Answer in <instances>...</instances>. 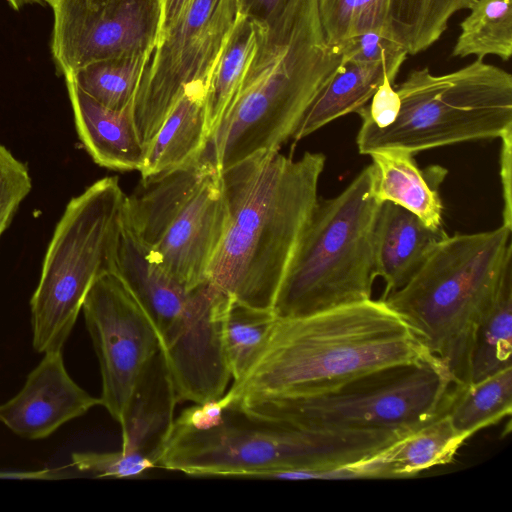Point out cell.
<instances>
[{"mask_svg": "<svg viewBox=\"0 0 512 512\" xmlns=\"http://www.w3.org/2000/svg\"><path fill=\"white\" fill-rule=\"evenodd\" d=\"M326 157L257 153L220 172L227 218L208 280L243 304L272 309L318 200Z\"/></svg>", "mask_w": 512, "mask_h": 512, "instance_id": "1", "label": "cell"}, {"mask_svg": "<svg viewBox=\"0 0 512 512\" xmlns=\"http://www.w3.org/2000/svg\"><path fill=\"white\" fill-rule=\"evenodd\" d=\"M325 39L316 0H289L265 25L252 64L201 157L219 172L279 151L341 65Z\"/></svg>", "mask_w": 512, "mask_h": 512, "instance_id": "2", "label": "cell"}, {"mask_svg": "<svg viewBox=\"0 0 512 512\" xmlns=\"http://www.w3.org/2000/svg\"><path fill=\"white\" fill-rule=\"evenodd\" d=\"M432 355L383 300L278 318L255 364L230 390L235 400L310 393Z\"/></svg>", "mask_w": 512, "mask_h": 512, "instance_id": "3", "label": "cell"}, {"mask_svg": "<svg viewBox=\"0 0 512 512\" xmlns=\"http://www.w3.org/2000/svg\"><path fill=\"white\" fill-rule=\"evenodd\" d=\"M512 228L446 236L413 277L383 301L411 327L425 348L466 380L473 327L491 302L512 258Z\"/></svg>", "mask_w": 512, "mask_h": 512, "instance_id": "4", "label": "cell"}, {"mask_svg": "<svg viewBox=\"0 0 512 512\" xmlns=\"http://www.w3.org/2000/svg\"><path fill=\"white\" fill-rule=\"evenodd\" d=\"M400 436L294 428L252 416L233 402L217 427L195 430L173 422L158 467L197 477L264 478L283 469L346 465Z\"/></svg>", "mask_w": 512, "mask_h": 512, "instance_id": "5", "label": "cell"}, {"mask_svg": "<svg viewBox=\"0 0 512 512\" xmlns=\"http://www.w3.org/2000/svg\"><path fill=\"white\" fill-rule=\"evenodd\" d=\"M381 204L371 164L337 196L318 198L277 291L272 310L278 318L371 299Z\"/></svg>", "mask_w": 512, "mask_h": 512, "instance_id": "6", "label": "cell"}, {"mask_svg": "<svg viewBox=\"0 0 512 512\" xmlns=\"http://www.w3.org/2000/svg\"><path fill=\"white\" fill-rule=\"evenodd\" d=\"M454 382L436 356L380 369L330 389L234 401L257 418L307 430L406 434L444 414Z\"/></svg>", "mask_w": 512, "mask_h": 512, "instance_id": "7", "label": "cell"}, {"mask_svg": "<svg viewBox=\"0 0 512 512\" xmlns=\"http://www.w3.org/2000/svg\"><path fill=\"white\" fill-rule=\"evenodd\" d=\"M395 89L400 101L395 120L379 128L361 119L359 153L399 148L415 154L500 138L512 129V75L481 59L443 75L427 67L413 70Z\"/></svg>", "mask_w": 512, "mask_h": 512, "instance_id": "8", "label": "cell"}, {"mask_svg": "<svg viewBox=\"0 0 512 512\" xmlns=\"http://www.w3.org/2000/svg\"><path fill=\"white\" fill-rule=\"evenodd\" d=\"M122 216L154 261L193 289L208 280L225 231L221 173L200 156L141 180L125 197Z\"/></svg>", "mask_w": 512, "mask_h": 512, "instance_id": "9", "label": "cell"}, {"mask_svg": "<svg viewBox=\"0 0 512 512\" xmlns=\"http://www.w3.org/2000/svg\"><path fill=\"white\" fill-rule=\"evenodd\" d=\"M125 197L118 178L108 176L67 203L30 301L36 351L62 350L92 284L110 270Z\"/></svg>", "mask_w": 512, "mask_h": 512, "instance_id": "10", "label": "cell"}, {"mask_svg": "<svg viewBox=\"0 0 512 512\" xmlns=\"http://www.w3.org/2000/svg\"><path fill=\"white\" fill-rule=\"evenodd\" d=\"M240 13V0H192L159 40L141 76L132 106L145 151L186 89L208 84Z\"/></svg>", "mask_w": 512, "mask_h": 512, "instance_id": "11", "label": "cell"}, {"mask_svg": "<svg viewBox=\"0 0 512 512\" xmlns=\"http://www.w3.org/2000/svg\"><path fill=\"white\" fill-rule=\"evenodd\" d=\"M82 310L100 365V404L120 424L143 371L161 350L160 339L139 302L110 271L94 281Z\"/></svg>", "mask_w": 512, "mask_h": 512, "instance_id": "12", "label": "cell"}, {"mask_svg": "<svg viewBox=\"0 0 512 512\" xmlns=\"http://www.w3.org/2000/svg\"><path fill=\"white\" fill-rule=\"evenodd\" d=\"M51 53L59 73L92 62L152 53L158 43L161 0H51Z\"/></svg>", "mask_w": 512, "mask_h": 512, "instance_id": "13", "label": "cell"}, {"mask_svg": "<svg viewBox=\"0 0 512 512\" xmlns=\"http://www.w3.org/2000/svg\"><path fill=\"white\" fill-rule=\"evenodd\" d=\"M231 297L209 280L196 286L177 320L162 336L161 351L178 402L221 397L232 378L224 345Z\"/></svg>", "mask_w": 512, "mask_h": 512, "instance_id": "14", "label": "cell"}, {"mask_svg": "<svg viewBox=\"0 0 512 512\" xmlns=\"http://www.w3.org/2000/svg\"><path fill=\"white\" fill-rule=\"evenodd\" d=\"M100 404L68 374L61 350L45 353L23 388L0 405V422L21 437L42 439Z\"/></svg>", "mask_w": 512, "mask_h": 512, "instance_id": "15", "label": "cell"}, {"mask_svg": "<svg viewBox=\"0 0 512 512\" xmlns=\"http://www.w3.org/2000/svg\"><path fill=\"white\" fill-rule=\"evenodd\" d=\"M110 272L128 288L152 321L159 339L185 308L191 291L150 256L123 219L112 247Z\"/></svg>", "mask_w": 512, "mask_h": 512, "instance_id": "16", "label": "cell"}, {"mask_svg": "<svg viewBox=\"0 0 512 512\" xmlns=\"http://www.w3.org/2000/svg\"><path fill=\"white\" fill-rule=\"evenodd\" d=\"M64 77L78 137L93 161L112 170L139 171L146 151L135 127L133 105L122 110L105 107L70 75Z\"/></svg>", "mask_w": 512, "mask_h": 512, "instance_id": "17", "label": "cell"}, {"mask_svg": "<svg viewBox=\"0 0 512 512\" xmlns=\"http://www.w3.org/2000/svg\"><path fill=\"white\" fill-rule=\"evenodd\" d=\"M178 403L160 350L143 371L120 422L121 450L144 456L157 467Z\"/></svg>", "mask_w": 512, "mask_h": 512, "instance_id": "18", "label": "cell"}, {"mask_svg": "<svg viewBox=\"0 0 512 512\" xmlns=\"http://www.w3.org/2000/svg\"><path fill=\"white\" fill-rule=\"evenodd\" d=\"M446 236L444 229L429 228L407 209L382 202L374 234L375 273L385 282L380 299L403 287Z\"/></svg>", "mask_w": 512, "mask_h": 512, "instance_id": "19", "label": "cell"}, {"mask_svg": "<svg viewBox=\"0 0 512 512\" xmlns=\"http://www.w3.org/2000/svg\"><path fill=\"white\" fill-rule=\"evenodd\" d=\"M467 439L444 413L348 467L354 479L411 477L450 463Z\"/></svg>", "mask_w": 512, "mask_h": 512, "instance_id": "20", "label": "cell"}, {"mask_svg": "<svg viewBox=\"0 0 512 512\" xmlns=\"http://www.w3.org/2000/svg\"><path fill=\"white\" fill-rule=\"evenodd\" d=\"M208 84L188 87L147 147L141 180L187 165L202 155L209 134L205 98Z\"/></svg>", "mask_w": 512, "mask_h": 512, "instance_id": "21", "label": "cell"}, {"mask_svg": "<svg viewBox=\"0 0 512 512\" xmlns=\"http://www.w3.org/2000/svg\"><path fill=\"white\" fill-rule=\"evenodd\" d=\"M413 153L399 148L378 149L369 154L373 168V194L379 202H392L415 214L426 226L443 229V205L433 179H442L441 168L425 176Z\"/></svg>", "mask_w": 512, "mask_h": 512, "instance_id": "22", "label": "cell"}, {"mask_svg": "<svg viewBox=\"0 0 512 512\" xmlns=\"http://www.w3.org/2000/svg\"><path fill=\"white\" fill-rule=\"evenodd\" d=\"M396 76L381 65L342 61L303 115L292 139L299 141L342 116L356 113L385 81L395 82Z\"/></svg>", "mask_w": 512, "mask_h": 512, "instance_id": "23", "label": "cell"}, {"mask_svg": "<svg viewBox=\"0 0 512 512\" xmlns=\"http://www.w3.org/2000/svg\"><path fill=\"white\" fill-rule=\"evenodd\" d=\"M511 355L512 258L504 267L491 302L473 327L465 384L479 382L512 367Z\"/></svg>", "mask_w": 512, "mask_h": 512, "instance_id": "24", "label": "cell"}, {"mask_svg": "<svg viewBox=\"0 0 512 512\" xmlns=\"http://www.w3.org/2000/svg\"><path fill=\"white\" fill-rule=\"evenodd\" d=\"M264 28V24L241 11L208 82L205 107L209 137L237 94L257 53Z\"/></svg>", "mask_w": 512, "mask_h": 512, "instance_id": "25", "label": "cell"}, {"mask_svg": "<svg viewBox=\"0 0 512 512\" xmlns=\"http://www.w3.org/2000/svg\"><path fill=\"white\" fill-rule=\"evenodd\" d=\"M475 0H387L382 34L399 44L408 55L436 43L450 18L469 10Z\"/></svg>", "mask_w": 512, "mask_h": 512, "instance_id": "26", "label": "cell"}, {"mask_svg": "<svg viewBox=\"0 0 512 512\" xmlns=\"http://www.w3.org/2000/svg\"><path fill=\"white\" fill-rule=\"evenodd\" d=\"M512 412V367L471 384H455L444 413L468 438Z\"/></svg>", "mask_w": 512, "mask_h": 512, "instance_id": "27", "label": "cell"}, {"mask_svg": "<svg viewBox=\"0 0 512 512\" xmlns=\"http://www.w3.org/2000/svg\"><path fill=\"white\" fill-rule=\"evenodd\" d=\"M460 23L452 56L488 55L508 61L512 56V0H475Z\"/></svg>", "mask_w": 512, "mask_h": 512, "instance_id": "28", "label": "cell"}, {"mask_svg": "<svg viewBox=\"0 0 512 512\" xmlns=\"http://www.w3.org/2000/svg\"><path fill=\"white\" fill-rule=\"evenodd\" d=\"M276 320L272 309L231 298L224 321V345L233 382L240 381L255 364Z\"/></svg>", "mask_w": 512, "mask_h": 512, "instance_id": "29", "label": "cell"}, {"mask_svg": "<svg viewBox=\"0 0 512 512\" xmlns=\"http://www.w3.org/2000/svg\"><path fill=\"white\" fill-rule=\"evenodd\" d=\"M151 53L92 62L70 75L77 86L105 107L122 110L134 96ZM66 76V75H65Z\"/></svg>", "mask_w": 512, "mask_h": 512, "instance_id": "30", "label": "cell"}, {"mask_svg": "<svg viewBox=\"0 0 512 512\" xmlns=\"http://www.w3.org/2000/svg\"><path fill=\"white\" fill-rule=\"evenodd\" d=\"M321 27L329 45L340 51L351 37L383 31L387 0H316Z\"/></svg>", "mask_w": 512, "mask_h": 512, "instance_id": "31", "label": "cell"}, {"mask_svg": "<svg viewBox=\"0 0 512 512\" xmlns=\"http://www.w3.org/2000/svg\"><path fill=\"white\" fill-rule=\"evenodd\" d=\"M342 61L381 65L398 74L407 52L380 31H369L349 38L340 48Z\"/></svg>", "mask_w": 512, "mask_h": 512, "instance_id": "32", "label": "cell"}, {"mask_svg": "<svg viewBox=\"0 0 512 512\" xmlns=\"http://www.w3.org/2000/svg\"><path fill=\"white\" fill-rule=\"evenodd\" d=\"M72 465L98 478L136 479L157 465L150 459L123 450L114 452H76Z\"/></svg>", "mask_w": 512, "mask_h": 512, "instance_id": "33", "label": "cell"}, {"mask_svg": "<svg viewBox=\"0 0 512 512\" xmlns=\"http://www.w3.org/2000/svg\"><path fill=\"white\" fill-rule=\"evenodd\" d=\"M31 190L32 177L27 165L0 144V238Z\"/></svg>", "mask_w": 512, "mask_h": 512, "instance_id": "34", "label": "cell"}, {"mask_svg": "<svg viewBox=\"0 0 512 512\" xmlns=\"http://www.w3.org/2000/svg\"><path fill=\"white\" fill-rule=\"evenodd\" d=\"M235 395L229 389L221 397L186 408L174 419V423L195 430H208L220 425L224 412L234 402Z\"/></svg>", "mask_w": 512, "mask_h": 512, "instance_id": "35", "label": "cell"}, {"mask_svg": "<svg viewBox=\"0 0 512 512\" xmlns=\"http://www.w3.org/2000/svg\"><path fill=\"white\" fill-rule=\"evenodd\" d=\"M500 175L503 188L504 209L503 225L512 228V199H511V172H512V129L506 131L501 137Z\"/></svg>", "mask_w": 512, "mask_h": 512, "instance_id": "36", "label": "cell"}, {"mask_svg": "<svg viewBox=\"0 0 512 512\" xmlns=\"http://www.w3.org/2000/svg\"><path fill=\"white\" fill-rule=\"evenodd\" d=\"M241 11L257 22L269 25L284 10L289 0H240Z\"/></svg>", "mask_w": 512, "mask_h": 512, "instance_id": "37", "label": "cell"}, {"mask_svg": "<svg viewBox=\"0 0 512 512\" xmlns=\"http://www.w3.org/2000/svg\"><path fill=\"white\" fill-rule=\"evenodd\" d=\"M191 2L192 0H161L162 20L159 40L179 20Z\"/></svg>", "mask_w": 512, "mask_h": 512, "instance_id": "38", "label": "cell"}, {"mask_svg": "<svg viewBox=\"0 0 512 512\" xmlns=\"http://www.w3.org/2000/svg\"><path fill=\"white\" fill-rule=\"evenodd\" d=\"M14 10H19L21 7L32 3H47L51 0H6Z\"/></svg>", "mask_w": 512, "mask_h": 512, "instance_id": "39", "label": "cell"}]
</instances>
